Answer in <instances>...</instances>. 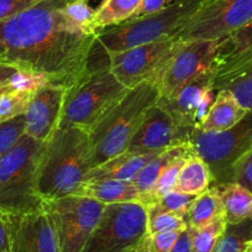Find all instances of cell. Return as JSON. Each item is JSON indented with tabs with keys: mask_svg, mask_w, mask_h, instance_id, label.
<instances>
[{
	"mask_svg": "<svg viewBox=\"0 0 252 252\" xmlns=\"http://www.w3.org/2000/svg\"><path fill=\"white\" fill-rule=\"evenodd\" d=\"M71 0H41L0 21V63L43 74L51 84L74 88L88 74L96 33L79 28L64 13Z\"/></svg>",
	"mask_w": 252,
	"mask_h": 252,
	"instance_id": "6da1fadb",
	"label": "cell"
},
{
	"mask_svg": "<svg viewBox=\"0 0 252 252\" xmlns=\"http://www.w3.org/2000/svg\"><path fill=\"white\" fill-rule=\"evenodd\" d=\"M89 132L77 126L58 127L46 142L37 168V193L42 200L76 195L92 168Z\"/></svg>",
	"mask_w": 252,
	"mask_h": 252,
	"instance_id": "7a4b0ae2",
	"label": "cell"
},
{
	"mask_svg": "<svg viewBox=\"0 0 252 252\" xmlns=\"http://www.w3.org/2000/svg\"><path fill=\"white\" fill-rule=\"evenodd\" d=\"M161 94L157 83L145 82L130 89L93 127L92 168L129 149L147 111L158 103Z\"/></svg>",
	"mask_w": 252,
	"mask_h": 252,
	"instance_id": "3957f363",
	"label": "cell"
},
{
	"mask_svg": "<svg viewBox=\"0 0 252 252\" xmlns=\"http://www.w3.org/2000/svg\"><path fill=\"white\" fill-rule=\"evenodd\" d=\"M204 0H177L168 8L142 18L126 20L119 25L98 31L89 57L93 62H108V55L123 52L145 43L173 37L192 18Z\"/></svg>",
	"mask_w": 252,
	"mask_h": 252,
	"instance_id": "277c9868",
	"label": "cell"
},
{
	"mask_svg": "<svg viewBox=\"0 0 252 252\" xmlns=\"http://www.w3.org/2000/svg\"><path fill=\"white\" fill-rule=\"evenodd\" d=\"M46 142L24 135L0 157V212L26 214L42 209L37 193V168Z\"/></svg>",
	"mask_w": 252,
	"mask_h": 252,
	"instance_id": "5b68a950",
	"label": "cell"
},
{
	"mask_svg": "<svg viewBox=\"0 0 252 252\" xmlns=\"http://www.w3.org/2000/svg\"><path fill=\"white\" fill-rule=\"evenodd\" d=\"M129 91L115 78L109 66L89 69L74 88L67 91L60 127L77 126L91 132Z\"/></svg>",
	"mask_w": 252,
	"mask_h": 252,
	"instance_id": "8992f818",
	"label": "cell"
},
{
	"mask_svg": "<svg viewBox=\"0 0 252 252\" xmlns=\"http://www.w3.org/2000/svg\"><path fill=\"white\" fill-rule=\"evenodd\" d=\"M193 155L208 164L212 187L231 183V168L240 156L252 147V110L230 129L218 132L192 130L187 141Z\"/></svg>",
	"mask_w": 252,
	"mask_h": 252,
	"instance_id": "52a82bcc",
	"label": "cell"
},
{
	"mask_svg": "<svg viewBox=\"0 0 252 252\" xmlns=\"http://www.w3.org/2000/svg\"><path fill=\"white\" fill-rule=\"evenodd\" d=\"M147 232L146 207L139 202L105 205L82 252H125Z\"/></svg>",
	"mask_w": 252,
	"mask_h": 252,
	"instance_id": "ba28073f",
	"label": "cell"
},
{
	"mask_svg": "<svg viewBox=\"0 0 252 252\" xmlns=\"http://www.w3.org/2000/svg\"><path fill=\"white\" fill-rule=\"evenodd\" d=\"M183 43L179 38L169 37L111 53L108 55L109 69L127 89H134L145 82L158 84Z\"/></svg>",
	"mask_w": 252,
	"mask_h": 252,
	"instance_id": "9c48e42d",
	"label": "cell"
},
{
	"mask_svg": "<svg viewBox=\"0 0 252 252\" xmlns=\"http://www.w3.org/2000/svg\"><path fill=\"white\" fill-rule=\"evenodd\" d=\"M105 205L83 195L43 200V209L55 225L61 252H82Z\"/></svg>",
	"mask_w": 252,
	"mask_h": 252,
	"instance_id": "30bf717a",
	"label": "cell"
},
{
	"mask_svg": "<svg viewBox=\"0 0 252 252\" xmlns=\"http://www.w3.org/2000/svg\"><path fill=\"white\" fill-rule=\"evenodd\" d=\"M252 21V0H204L173 37L183 42L221 40Z\"/></svg>",
	"mask_w": 252,
	"mask_h": 252,
	"instance_id": "8fae6325",
	"label": "cell"
},
{
	"mask_svg": "<svg viewBox=\"0 0 252 252\" xmlns=\"http://www.w3.org/2000/svg\"><path fill=\"white\" fill-rule=\"evenodd\" d=\"M221 40H193L183 43L159 79V99H172L205 72L213 71Z\"/></svg>",
	"mask_w": 252,
	"mask_h": 252,
	"instance_id": "7c38bea8",
	"label": "cell"
},
{
	"mask_svg": "<svg viewBox=\"0 0 252 252\" xmlns=\"http://www.w3.org/2000/svg\"><path fill=\"white\" fill-rule=\"evenodd\" d=\"M11 252H61L52 219L45 209L8 215Z\"/></svg>",
	"mask_w": 252,
	"mask_h": 252,
	"instance_id": "4fadbf2b",
	"label": "cell"
},
{
	"mask_svg": "<svg viewBox=\"0 0 252 252\" xmlns=\"http://www.w3.org/2000/svg\"><path fill=\"white\" fill-rule=\"evenodd\" d=\"M190 132L179 129L171 114L157 103L146 113L126 151L146 154L186 145Z\"/></svg>",
	"mask_w": 252,
	"mask_h": 252,
	"instance_id": "5bb4252c",
	"label": "cell"
},
{
	"mask_svg": "<svg viewBox=\"0 0 252 252\" xmlns=\"http://www.w3.org/2000/svg\"><path fill=\"white\" fill-rule=\"evenodd\" d=\"M67 88L48 84L33 94L25 114V134L41 142H47L60 127Z\"/></svg>",
	"mask_w": 252,
	"mask_h": 252,
	"instance_id": "9a60e30c",
	"label": "cell"
},
{
	"mask_svg": "<svg viewBox=\"0 0 252 252\" xmlns=\"http://www.w3.org/2000/svg\"><path fill=\"white\" fill-rule=\"evenodd\" d=\"M212 88H214V72L209 71L184 87L174 98L159 99L158 104L171 114L179 129L190 132L199 127L198 114L200 104Z\"/></svg>",
	"mask_w": 252,
	"mask_h": 252,
	"instance_id": "2e32d148",
	"label": "cell"
},
{
	"mask_svg": "<svg viewBox=\"0 0 252 252\" xmlns=\"http://www.w3.org/2000/svg\"><path fill=\"white\" fill-rule=\"evenodd\" d=\"M164 151V150H163ZM163 151H152L146 154H135L125 151L104 163L91 168L86 174L84 182L101 181V179H120L132 181L137 173L149 163L151 159Z\"/></svg>",
	"mask_w": 252,
	"mask_h": 252,
	"instance_id": "e0dca14e",
	"label": "cell"
},
{
	"mask_svg": "<svg viewBox=\"0 0 252 252\" xmlns=\"http://www.w3.org/2000/svg\"><path fill=\"white\" fill-rule=\"evenodd\" d=\"M252 58V21L227 37L222 38L215 58L214 78L219 77Z\"/></svg>",
	"mask_w": 252,
	"mask_h": 252,
	"instance_id": "ac0fdd59",
	"label": "cell"
},
{
	"mask_svg": "<svg viewBox=\"0 0 252 252\" xmlns=\"http://www.w3.org/2000/svg\"><path fill=\"white\" fill-rule=\"evenodd\" d=\"M76 195L92 198L104 205L116 203H141V195L132 181L120 179H101L84 182Z\"/></svg>",
	"mask_w": 252,
	"mask_h": 252,
	"instance_id": "d6986e66",
	"label": "cell"
},
{
	"mask_svg": "<svg viewBox=\"0 0 252 252\" xmlns=\"http://www.w3.org/2000/svg\"><path fill=\"white\" fill-rule=\"evenodd\" d=\"M246 113V109L240 105L227 89H221L217 92L214 103L199 126V130L207 132L224 131L236 125Z\"/></svg>",
	"mask_w": 252,
	"mask_h": 252,
	"instance_id": "ffe728a7",
	"label": "cell"
},
{
	"mask_svg": "<svg viewBox=\"0 0 252 252\" xmlns=\"http://www.w3.org/2000/svg\"><path fill=\"white\" fill-rule=\"evenodd\" d=\"M215 91L227 89L240 105L252 110V58L236 68L214 78Z\"/></svg>",
	"mask_w": 252,
	"mask_h": 252,
	"instance_id": "44dd1931",
	"label": "cell"
},
{
	"mask_svg": "<svg viewBox=\"0 0 252 252\" xmlns=\"http://www.w3.org/2000/svg\"><path fill=\"white\" fill-rule=\"evenodd\" d=\"M186 154H192L187 144L169 147V149L161 152L158 156L155 157L154 159H151V161H150L149 163L135 176V178L132 179V183H134V186L136 187L140 195H141V203L142 200L151 193L154 187L156 186V182L158 181L162 171H163L174 158H177V157L181 156V155Z\"/></svg>",
	"mask_w": 252,
	"mask_h": 252,
	"instance_id": "7402d4cb",
	"label": "cell"
},
{
	"mask_svg": "<svg viewBox=\"0 0 252 252\" xmlns=\"http://www.w3.org/2000/svg\"><path fill=\"white\" fill-rule=\"evenodd\" d=\"M219 188L220 198L224 205L226 224H237L252 220V193L236 183H227Z\"/></svg>",
	"mask_w": 252,
	"mask_h": 252,
	"instance_id": "603a6c76",
	"label": "cell"
},
{
	"mask_svg": "<svg viewBox=\"0 0 252 252\" xmlns=\"http://www.w3.org/2000/svg\"><path fill=\"white\" fill-rule=\"evenodd\" d=\"M212 186V173L208 164L195 155H190L182 166L176 189L182 193L199 195Z\"/></svg>",
	"mask_w": 252,
	"mask_h": 252,
	"instance_id": "cb8c5ba5",
	"label": "cell"
},
{
	"mask_svg": "<svg viewBox=\"0 0 252 252\" xmlns=\"http://www.w3.org/2000/svg\"><path fill=\"white\" fill-rule=\"evenodd\" d=\"M220 215H224V205L220 198L219 188L210 187L205 192L197 195L189 208L186 222L188 226L197 230L209 224Z\"/></svg>",
	"mask_w": 252,
	"mask_h": 252,
	"instance_id": "d4e9b609",
	"label": "cell"
},
{
	"mask_svg": "<svg viewBox=\"0 0 252 252\" xmlns=\"http://www.w3.org/2000/svg\"><path fill=\"white\" fill-rule=\"evenodd\" d=\"M140 3L141 0H104L103 4L95 10L94 30L98 32L129 20L139 8Z\"/></svg>",
	"mask_w": 252,
	"mask_h": 252,
	"instance_id": "484cf974",
	"label": "cell"
},
{
	"mask_svg": "<svg viewBox=\"0 0 252 252\" xmlns=\"http://www.w3.org/2000/svg\"><path fill=\"white\" fill-rule=\"evenodd\" d=\"M252 242V220L227 224L213 252H246Z\"/></svg>",
	"mask_w": 252,
	"mask_h": 252,
	"instance_id": "4316f807",
	"label": "cell"
},
{
	"mask_svg": "<svg viewBox=\"0 0 252 252\" xmlns=\"http://www.w3.org/2000/svg\"><path fill=\"white\" fill-rule=\"evenodd\" d=\"M192 154H186L181 155L177 158H174L166 168L162 171L161 176H159L158 181L156 182V186L154 187V189L151 190L149 195L142 200L141 204H144L145 207L147 205L155 204V203H158L162 198L166 194H168L169 192H172L173 189H176L177 179H178L179 171H181L182 166L186 162V159L188 158Z\"/></svg>",
	"mask_w": 252,
	"mask_h": 252,
	"instance_id": "83f0119b",
	"label": "cell"
},
{
	"mask_svg": "<svg viewBox=\"0 0 252 252\" xmlns=\"http://www.w3.org/2000/svg\"><path fill=\"white\" fill-rule=\"evenodd\" d=\"M147 234L164 231H182L186 229V220L162 208L158 203L147 205Z\"/></svg>",
	"mask_w": 252,
	"mask_h": 252,
	"instance_id": "f1b7e54d",
	"label": "cell"
},
{
	"mask_svg": "<svg viewBox=\"0 0 252 252\" xmlns=\"http://www.w3.org/2000/svg\"><path fill=\"white\" fill-rule=\"evenodd\" d=\"M226 225L225 215H220L200 229H193L194 231H193L192 252H213L218 239L224 232Z\"/></svg>",
	"mask_w": 252,
	"mask_h": 252,
	"instance_id": "f546056e",
	"label": "cell"
},
{
	"mask_svg": "<svg viewBox=\"0 0 252 252\" xmlns=\"http://www.w3.org/2000/svg\"><path fill=\"white\" fill-rule=\"evenodd\" d=\"M33 94L30 92L11 91L0 98V121L25 115L30 106Z\"/></svg>",
	"mask_w": 252,
	"mask_h": 252,
	"instance_id": "4dcf8cb0",
	"label": "cell"
},
{
	"mask_svg": "<svg viewBox=\"0 0 252 252\" xmlns=\"http://www.w3.org/2000/svg\"><path fill=\"white\" fill-rule=\"evenodd\" d=\"M25 115L0 121V154L4 155L9 150L13 149L16 142L25 135Z\"/></svg>",
	"mask_w": 252,
	"mask_h": 252,
	"instance_id": "1f68e13d",
	"label": "cell"
},
{
	"mask_svg": "<svg viewBox=\"0 0 252 252\" xmlns=\"http://www.w3.org/2000/svg\"><path fill=\"white\" fill-rule=\"evenodd\" d=\"M88 1L89 0H71L63 9L69 19L79 28L89 33H98L93 26L95 9L92 8Z\"/></svg>",
	"mask_w": 252,
	"mask_h": 252,
	"instance_id": "d6a6232c",
	"label": "cell"
},
{
	"mask_svg": "<svg viewBox=\"0 0 252 252\" xmlns=\"http://www.w3.org/2000/svg\"><path fill=\"white\" fill-rule=\"evenodd\" d=\"M181 231H164L147 234L135 245L137 252H171Z\"/></svg>",
	"mask_w": 252,
	"mask_h": 252,
	"instance_id": "836d02e7",
	"label": "cell"
},
{
	"mask_svg": "<svg viewBox=\"0 0 252 252\" xmlns=\"http://www.w3.org/2000/svg\"><path fill=\"white\" fill-rule=\"evenodd\" d=\"M195 198H197V195L186 194V193L179 192L177 189H173L172 192H169L168 194H166L159 200L158 204L168 212L173 213V214L178 215L186 220L189 208L193 204Z\"/></svg>",
	"mask_w": 252,
	"mask_h": 252,
	"instance_id": "e575fe53",
	"label": "cell"
},
{
	"mask_svg": "<svg viewBox=\"0 0 252 252\" xmlns=\"http://www.w3.org/2000/svg\"><path fill=\"white\" fill-rule=\"evenodd\" d=\"M231 183L239 184L252 193V147L232 164Z\"/></svg>",
	"mask_w": 252,
	"mask_h": 252,
	"instance_id": "d590c367",
	"label": "cell"
},
{
	"mask_svg": "<svg viewBox=\"0 0 252 252\" xmlns=\"http://www.w3.org/2000/svg\"><path fill=\"white\" fill-rule=\"evenodd\" d=\"M9 84H11L15 91L36 93V92L51 83L47 77L43 76V74L33 73V72L18 71L14 74Z\"/></svg>",
	"mask_w": 252,
	"mask_h": 252,
	"instance_id": "8d00e7d4",
	"label": "cell"
},
{
	"mask_svg": "<svg viewBox=\"0 0 252 252\" xmlns=\"http://www.w3.org/2000/svg\"><path fill=\"white\" fill-rule=\"evenodd\" d=\"M40 1L41 0H0V21L23 13Z\"/></svg>",
	"mask_w": 252,
	"mask_h": 252,
	"instance_id": "74e56055",
	"label": "cell"
},
{
	"mask_svg": "<svg viewBox=\"0 0 252 252\" xmlns=\"http://www.w3.org/2000/svg\"><path fill=\"white\" fill-rule=\"evenodd\" d=\"M174 1H177V0H141L139 8L135 10V13L132 14L129 20L158 13V11H162L163 9L172 5Z\"/></svg>",
	"mask_w": 252,
	"mask_h": 252,
	"instance_id": "f35d334b",
	"label": "cell"
},
{
	"mask_svg": "<svg viewBox=\"0 0 252 252\" xmlns=\"http://www.w3.org/2000/svg\"><path fill=\"white\" fill-rule=\"evenodd\" d=\"M193 231L194 230L190 226H187L186 229L179 232L171 252H192V242H193Z\"/></svg>",
	"mask_w": 252,
	"mask_h": 252,
	"instance_id": "ab89813d",
	"label": "cell"
},
{
	"mask_svg": "<svg viewBox=\"0 0 252 252\" xmlns=\"http://www.w3.org/2000/svg\"><path fill=\"white\" fill-rule=\"evenodd\" d=\"M0 252H11L10 231L6 214L0 212Z\"/></svg>",
	"mask_w": 252,
	"mask_h": 252,
	"instance_id": "60d3db41",
	"label": "cell"
},
{
	"mask_svg": "<svg viewBox=\"0 0 252 252\" xmlns=\"http://www.w3.org/2000/svg\"><path fill=\"white\" fill-rule=\"evenodd\" d=\"M18 71L19 69L15 68V67L9 66V64H4V63H0V87L9 84V82L11 81L14 74H15Z\"/></svg>",
	"mask_w": 252,
	"mask_h": 252,
	"instance_id": "b9f144b4",
	"label": "cell"
},
{
	"mask_svg": "<svg viewBox=\"0 0 252 252\" xmlns=\"http://www.w3.org/2000/svg\"><path fill=\"white\" fill-rule=\"evenodd\" d=\"M14 91V87L11 86V84H6V86H3V87H0V98L4 95V94L9 93V92Z\"/></svg>",
	"mask_w": 252,
	"mask_h": 252,
	"instance_id": "7bdbcfd3",
	"label": "cell"
},
{
	"mask_svg": "<svg viewBox=\"0 0 252 252\" xmlns=\"http://www.w3.org/2000/svg\"><path fill=\"white\" fill-rule=\"evenodd\" d=\"M125 252H137V251H136V250H135V247H131V249L126 250Z\"/></svg>",
	"mask_w": 252,
	"mask_h": 252,
	"instance_id": "ee69618b",
	"label": "cell"
},
{
	"mask_svg": "<svg viewBox=\"0 0 252 252\" xmlns=\"http://www.w3.org/2000/svg\"><path fill=\"white\" fill-rule=\"evenodd\" d=\"M246 252H252V242H251V244H250V246L247 247Z\"/></svg>",
	"mask_w": 252,
	"mask_h": 252,
	"instance_id": "f6af8a7d",
	"label": "cell"
},
{
	"mask_svg": "<svg viewBox=\"0 0 252 252\" xmlns=\"http://www.w3.org/2000/svg\"><path fill=\"white\" fill-rule=\"evenodd\" d=\"M1 156H3V155H1V154H0V157H1Z\"/></svg>",
	"mask_w": 252,
	"mask_h": 252,
	"instance_id": "bcb514c9",
	"label": "cell"
}]
</instances>
